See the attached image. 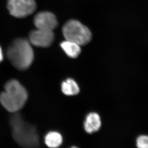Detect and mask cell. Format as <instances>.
<instances>
[{
  "label": "cell",
  "instance_id": "1",
  "mask_svg": "<svg viewBox=\"0 0 148 148\" xmlns=\"http://www.w3.org/2000/svg\"><path fill=\"white\" fill-rule=\"evenodd\" d=\"M10 123L14 140L24 148H36L40 145L39 137L36 128L33 125L25 121L20 114L14 113Z\"/></svg>",
  "mask_w": 148,
  "mask_h": 148
},
{
  "label": "cell",
  "instance_id": "6",
  "mask_svg": "<svg viewBox=\"0 0 148 148\" xmlns=\"http://www.w3.org/2000/svg\"><path fill=\"white\" fill-rule=\"evenodd\" d=\"M29 38V41L33 45L47 47L53 42L54 35L52 31L37 29L30 32Z\"/></svg>",
  "mask_w": 148,
  "mask_h": 148
},
{
  "label": "cell",
  "instance_id": "4",
  "mask_svg": "<svg viewBox=\"0 0 148 148\" xmlns=\"http://www.w3.org/2000/svg\"><path fill=\"white\" fill-rule=\"evenodd\" d=\"M65 39L78 44L80 46L87 44L91 40L92 34L87 27L76 20L66 22L63 28Z\"/></svg>",
  "mask_w": 148,
  "mask_h": 148
},
{
  "label": "cell",
  "instance_id": "3",
  "mask_svg": "<svg viewBox=\"0 0 148 148\" xmlns=\"http://www.w3.org/2000/svg\"><path fill=\"white\" fill-rule=\"evenodd\" d=\"M7 53L12 64L20 71L27 70L34 61V51L30 41L26 39L14 40L9 47Z\"/></svg>",
  "mask_w": 148,
  "mask_h": 148
},
{
  "label": "cell",
  "instance_id": "13",
  "mask_svg": "<svg viewBox=\"0 0 148 148\" xmlns=\"http://www.w3.org/2000/svg\"><path fill=\"white\" fill-rule=\"evenodd\" d=\"M3 60V54L1 48L0 47V62H1Z\"/></svg>",
  "mask_w": 148,
  "mask_h": 148
},
{
  "label": "cell",
  "instance_id": "12",
  "mask_svg": "<svg viewBox=\"0 0 148 148\" xmlns=\"http://www.w3.org/2000/svg\"><path fill=\"white\" fill-rule=\"evenodd\" d=\"M136 145L139 148H148V135H141L136 140Z\"/></svg>",
  "mask_w": 148,
  "mask_h": 148
},
{
  "label": "cell",
  "instance_id": "7",
  "mask_svg": "<svg viewBox=\"0 0 148 148\" xmlns=\"http://www.w3.org/2000/svg\"><path fill=\"white\" fill-rule=\"evenodd\" d=\"M34 23L37 29L52 31L58 25L55 15L49 12L37 14L34 18Z\"/></svg>",
  "mask_w": 148,
  "mask_h": 148
},
{
  "label": "cell",
  "instance_id": "5",
  "mask_svg": "<svg viewBox=\"0 0 148 148\" xmlns=\"http://www.w3.org/2000/svg\"><path fill=\"white\" fill-rule=\"evenodd\" d=\"M10 13L16 18H24L34 13L36 8L34 0H8Z\"/></svg>",
  "mask_w": 148,
  "mask_h": 148
},
{
  "label": "cell",
  "instance_id": "8",
  "mask_svg": "<svg viewBox=\"0 0 148 148\" xmlns=\"http://www.w3.org/2000/svg\"><path fill=\"white\" fill-rule=\"evenodd\" d=\"M101 125V118L98 114L92 112L88 115L84 123V129L87 133L90 134L98 131Z\"/></svg>",
  "mask_w": 148,
  "mask_h": 148
},
{
  "label": "cell",
  "instance_id": "9",
  "mask_svg": "<svg viewBox=\"0 0 148 148\" xmlns=\"http://www.w3.org/2000/svg\"><path fill=\"white\" fill-rule=\"evenodd\" d=\"M81 46L76 43L71 41L66 40L61 43V47L69 57L76 58L81 52Z\"/></svg>",
  "mask_w": 148,
  "mask_h": 148
},
{
  "label": "cell",
  "instance_id": "11",
  "mask_svg": "<svg viewBox=\"0 0 148 148\" xmlns=\"http://www.w3.org/2000/svg\"><path fill=\"white\" fill-rule=\"evenodd\" d=\"M46 145L50 148H57L60 147L63 143V138L60 133L57 132H50L46 135L45 138Z\"/></svg>",
  "mask_w": 148,
  "mask_h": 148
},
{
  "label": "cell",
  "instance_id": "2",
  "mask_svg": "<svg viewBox=\"0 0 148 148\" xmlns=\"http://www.w3.org/2000/svg\"><path fill=\"white\" fill-rule=\"evenodd\" d=\"M28 92L18 81L12 79L5 86V91L0 94V103L6 110L17 112L24 106L28 99Z\"/></svg>",
  "mask_w": 148,
  "mask_h": 148
},
{
  "label": "cell",
  "instance_id": "10",
  "mask_svg": "<svg viewBox=\"0 0 148 148\" xmlns=\"http://www.w3.org/2000/svg\"><path fill=\"white\" fill-rule=\"evenodd\" d=\"M61 90L65 95H77L79 92V88L74 80L68 79L62 83Z\"/></svg>",
  "mask_w": 148,
  "mask_h": 148
}]
</instances>
